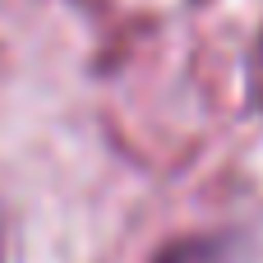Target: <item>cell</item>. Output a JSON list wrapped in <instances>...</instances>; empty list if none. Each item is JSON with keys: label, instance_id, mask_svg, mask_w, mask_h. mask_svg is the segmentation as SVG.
Segmentation results:
<instances>
[{"label": "cell", "instance_id": "cell-1", "mask_svg": "<svg viewBox=\"0 0 263 263\" xmlns=\"http://www.w3.org/2000/svg\"><path fill=\"white\" fill-rule=\"evenodd\" d=\"M143 263H254V240L240 227H213V231H185L157 245Z\"/></svg>", "mask_w": 263, "mask_h": 263}, {"label": "cell", "instance_id": "cell-2", "mask_svg": "<svg viewBox=\"0 0 263 263\" xmlns=\"http://www.w3.org/2000/svg\"><path fill=\"white\" fill-rule=\"evenodd\" d=\"M259 65H263V42H259Z\"/></svg>", "mask_w": 263, "mask_h": 263}]
</instances>
